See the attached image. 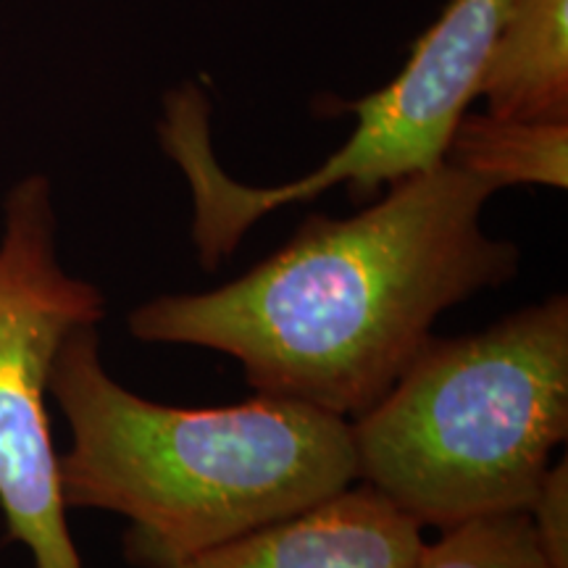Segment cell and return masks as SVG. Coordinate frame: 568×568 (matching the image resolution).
I'll list each match as a JSON object with an SVG mask.
<instances>
[{
  "label": "cell",
  "instance_id": "3957f363",
  "mask_svg": "<svg viewBox=\"0 0 568 568\" xmlns=\"http://www.w3.org/2000/svg\"><path fill=\"white\" fill-rule=\"evenodd\" d=\"M351 435L355 481L422 529L527 510L568 435L566 295L432 337Z\"/></svg>",
  "mask_w": 568,
  "mask_h": 568
},
{
  "label": "cell",
  "instance_id": "30bf717a",
  "mask_svg": "<svg viewBox=\"0 0 568 568\" xmlns=\"http://www.w3.org/2000/svg\"><path fill=\"white\" fill-rule=\"evenodd\" d=\"M527 516L552 568H568V466L560 458L539 479Z\"/></svg>",
  "mask_w": 568,
  "mask_h": 568
},
{
  "label": "cell",
  "instance_id": "ba28073f",
  "mask_svg": "<svg viewBox=\"0 0 568 568\" xmlns=\"http://www.w3.org/2000/svg\"><path fill=\"white\" fill-rule=\"evenodd\" d=\"M445 161L493 182L497 190L510 184L566 190L568 122H514L466 111L453 132Z\"/></svg>",
  "mask_w": 568,
  "mask_h": 568
},
{
  "label": "cell",
  "instance_id": "5b68a950",
  "mask_svg": "<svg viewBox=\"0 0 568 568\" xmlns=\"http://www.w3.org/2000/svg\"><path fill=\"white\" fill-rule=\"evenodd\" d=\"M103 318L101 287L61 264L51 180L21 176L0 226V521L34 568H84L61 497L48 387L63 343Z\"/></svg>",
  "mask_w": 568,
  "mask_h": 568
},
{
  "label": "cell",
  "instance_id": "8992f818",
  "mask_svg": "<svg viewBox=\"0 0 568 568\" xmlns=\"http://www.w3.org/2000/svg\"><path fill=\"white\" fill-rule=\"evenodd\" d=\"M422 531L385 495L355 481L176 568H410L424 545Z\"/></svg>",
  "mask_w": 568,
  "mask_h": 568
},
{
  "label": "cell",
  "instance_id": "6da1fadb",
  "mask_svg": "<svg viewBox=\"0 0 568 568\" xmlns=\"http://www.w3.org/2000/svg\"><path fill=\"white\" fill-rule=\"evenodd\" d=\"M495 193L443 161L355 216L314 213L222 287L151 297L126 316L130 335L224 353L255 393L353 422L393 389L445 311L518 274V247L481 226Z\"/></svg>",
  "mask_w": 568,
  "mask_h": 568
},
{
  "label": "cell",
  "instance_id": "9c48e42d",
  "mask_svg": "<svg viewBox=\"0 0 568 568\" xmlns=\"http://www.w3.org/2000/svg\"><path fill=\"white\" fill-rule=\"evenodd\" d=\"M410 568H552L527 510L468 518L422 545Z\"/></svg>",
  "mask_w": 568,
  "mask_h": 568
},
{
  "label": "cell",
  "instance_id": "7a4b0ae2",
  "mask_svg": "<svg viewBox=\"0 0 568 568\" xmlns=\"http://www.w3.org/2000/svg\"><path fill=\"white\" fill-rule=\"evenodd\" d=\"M48 393L71 435L63 506L126 518L134 568H176L355 485L347 418L261 393L219 408L148 400L109 374L98 326L63 343Z\"/></svg>",
  "mask_w": 568,
  "mask_h": 568
},
{
  "label": "cell",
  "instance_id": "52a82bcc",
  "mask_svg": "<svg viewBox=\"0 0 568 568\" xmlns=\"http://www.w3.org/2000/svg\"><path fill=\"white\" fill-rule=\"evenodd\" d=\"M477 98L495 119L568 122V0H510Z\"/></svg>",
  "mask_w": 568,
  "mask_h": 568
},
{
  "label": "cell",
  "instance_id": "277c9868",
  "mask_svg": "<svg viewBox=\"0 0 568 568\" xmlns=\"http://www.w3.org/2000/svg\"><path fill=\"white\" fill-rule=\"evenodd\" d=\"M510 0H450L437 24L416 42L406 69L387 88L347 103L358 124L322 166L274 187L240 184L219 166L209 138V103L197 88L166 98L161 142L193 193V243L203 268L237 251L247 230L282 209L345 184L355 203L445 161L468 111Z\"/></svg>",
  "mask_w": 568,
  "mask_h": 568
}]
</instances>
